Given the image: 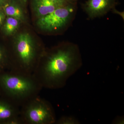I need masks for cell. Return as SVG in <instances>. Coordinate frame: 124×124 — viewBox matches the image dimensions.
Segmentation results:
<instances>
[{"instance_id":"5","label":"cell","mask_w":124,"mask_h":124,"mask_svg":"<svg viewBox=\"0 0 124 124\" xmlns=\"http://www.w3.org/2000/svg\"><path fill=\"white\" fill-rule=\"evenodd\" d=\"M76 12L74 4L58 7L50 13L38 18L37 26L42 31L48 32L60 31L70 23Z\"/></svg>"},{"instance_id":"6","label":"cell","mask_w":124,"mask_h":124,"mask_svg":"<svg viewBox=\"0 0 124 124\" xmlns=\"http://www.w3.org/2000/svg\"><path fill=\"white\" fill-rule=\"evenodd\" d=\"M115 0H88L85 9L89 17H98L106 14L115 6Z\"/></svg>"},{"instance_id":"9","label":"cell","mask_w":124,"mask_h":124,"mask_svg":"<svg viewBox=\"0 0 124 124\" xmlns=\"http://www.w3.org/2000/svg\"><path fill=\"white\" fill-rule=\"evenodd\" d=\"M17 0H8L2 7L7 17H12L20 22L25 20V15L22 7Z\"/></svg>"},{"instance_id":"14","label":"cell","mask_w":124,"mask_h":124,"mask_svg":"<svg viewBox=\"0 0 124 124\" xmlns=\"http://www.w3.org/2000/svg\"><path fill=\"white\" fill-rule=\"evenodd\" d=\"M5 124H24V122L20 115L10 119Z\"/></svg>"},{"instance_id":"7","label":"cell","mask_w":124,"mask_h":124,"mask_svg":"<svg viewBox=\"0 0 124 124\" xmlns=\"http://www.w3.org/2000/svg\"><path fill=\"white\" fill-rule=\"evenodd\" d=\"M20 115V108L6 99H0V124H5L12 117Z\"/></svg>"},{"instance_id":"13","label":"cell","mask_w":124,"mask_h":124,"mask_svg":"<svg viewBox=\"0 0 124 124\" xmlns=\"http://www.w3.org/2000/svg\"><path fill=\"white\" fill-rule=\"evenodd\" d=\"M58 7H63L68 5L74 4L73 0H51Z\"/></svg>"},{"instance_id":"11","label":"cell","mask_w":124,"mask_h":124,"mask_svg":"<svg viewBox=\"0 0 124 124\" xmlns=\"http://www.w3.org/2000/svg\"><path fill=\"white\" fill-rule=\"evenodd\" d=\"M9 70V62L7 50L0 46V73Z\"/></svg>"},{"instance_id":"18","label":"cell","mask_w":124,"mask_h":124,"mask_svg":"<svg viewBox=\"0 0 124 124\" xmlns=\"http://www.w3.org/2000/svg\"><path fill=\"white\" fill-rule=\"evenodd\" d=\"M8 0H0V7H2L4 6L7 2Z\"/></svg>"},{"instance_id":"12","label":"cell","mask_w":124,"mask_h":124,"mask_svg":"<svg viewBox=\"0 0 124 124\" xmlns=\"http://www.w3.org/2000/svg\"><path fill=\"white\" fill-rule=\"evenodd\" d=\"M79 121L75 117L72 116H63L58 120H56L55 124H79Z\"/></svg>"},{"instance_id":"3","label":"cell","mask_w":124,"mask_h":124,"mask_svg":"<svg viewBox=\"0 0 124 124\" xmlns=\"http://www.w3.org/2000/svg\"><path fill=\"white\" fill-rule=\"evenodd\" d=\"M43 52L29 33H19L14 41L11 54L8 55L9 71L32 75Z\"/></svg>"},{"instance_id":"8","label":"cell","mask_w":124,"mask_h":124,"mask_svg":"<svg viewBox=\"0 0 124 124\" xmlns=\"http://www.w3.org/2000/svg\"><path fill=\"white\" fill-rule=\"evenodd\" d=\"M32 9L38 18L50 13L58 8L51 0H32Z\"/></svg>"},{"instance_id":"1","label":"cell","mask_w":124,"mask_h":124,"mask_svg":"<svg viewBox=\"0 0 124 124\" xmlns=\"http://www.w3.org/2000/svg\"><path fill=\"white\" fill-rule=\"evenodd\" d=\"M82 64L78 46L67 42L43 52L32 75L43 88L58 89L66 85Z\"/></svg>"},{"instance_id":"16","label":"cell","mask_w":124,"mask_h":124,"mask_svg":"<svg viewBox=\"0 0 124 124\" xmlns=\"http://www.w3.org/2000/svg\"><path fill=\"white\" fill-rule=\"evenodd\" d=\"M113 9H112V11L114 13L118 15H120L121 17L123 19V20L124 19V11H119L118 10H117L116 9L113 8Z\"/></svg>"},{"instance_id":"17","label":"cell","mask_w":124,"mask_h":124,"mask_svg":"<svg viewBox=\"0 0 124 124\" xmlns=\"http://www.w3.org/2000/svg\"><path fill=\"white\" fill-rule=\"evenodd\" d=\"M114 124H122L124 123V119L123 117H116L114 121Z\"/></svg>"},{"instance_id":"15","label":"cell","mask_w":124,"mask_h":124,"mask_svg":"<svg viewBox=\"0 0 124 124\" xmlns=\"http://www.w3.org/2000/svg\"><path fill=\"white\" fill-rule=\"evenodd\" d=\"M6 16L2 7H0V26L4 22Z\"/></svg>"},{"instance_id":"4","label":"cell","mask_w":124,"mask_h":124,"mask_svg":"<svg viewBox=\"0 0 124 124\" xmlns=\"http://www.w3.org/2000/svg\"><path fill=\"white\" fill-rule=\"evenodd\" d=\"M24 124H53L56 121L53 107L39 95L31 99L20 107Z\"/></svg>"},{"instance_id":"19","label":"cell","mask_w":124,"mask_h":124,"mask_svg":"<svg viewBox=\"0 0 124 124\" xmlns=\"http://www.w3.org/2000/svg\"><path fill=\"white\" fill-rule=\"evenodd\" d=\"M22 4H25L26 3L27 0H17Z\"/></svg>"},{"instance_id":"2","label":"cell","mask_w":124,"mask_h":124,"mask_svg":"<svg viewBox=\"0 0 124 124\" xmlns=\"http://www.w3.org/2000/svg\"><path fill=\"white\" fill-rule=\"evenodd\" d=\"M43 88L33 75L7 71L0 73V90L5 98L20 107L39 95Z\"/></svg>"},{"instance_id":"10","label":"cell","mask_w":124,"mask_h":124,"mask_svg":"<svg viewBox=\"0 0 124 124\" xmlns=\"http://www.w3.org/2000/svg\"><path fill=\"white\" fill-rule=\"evenodd\" d=\"M4 22L2 30L5 35L8 36L13 35L16 32L20 23L17 19L10 17H7Z\"/></svg>"}]
</instances>
